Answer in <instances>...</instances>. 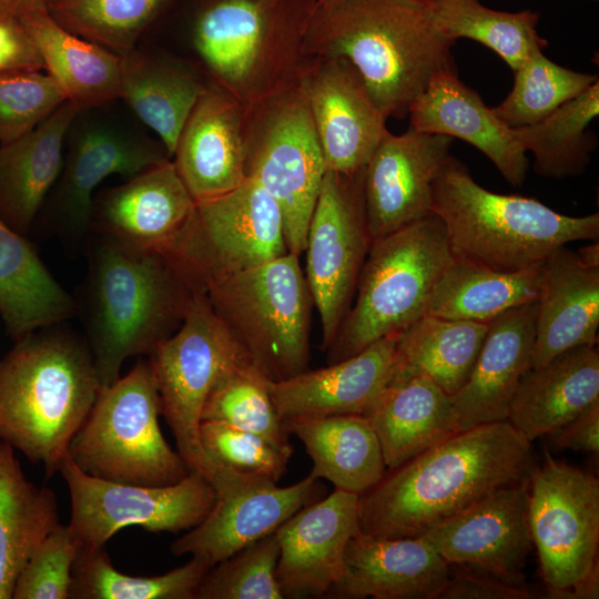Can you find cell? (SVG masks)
Instances as JSON below:
<instances>
[{
	"mask_svg": "<svg viewBox=\"0 0 599 599\" xmlns=\"http://www.w3.org/2000/svg\"><path fill=\"white\" fill-rule=\"evenodd\" d=\"M532 443L508 420L457 432L359 496V530L378 538L423 535L493 491L529 479Z\"/></svg>",
	"mask_w": 599,
	"mask_h": 599,
	"instance_id": "obj_1",
	"label": "cell"
},
{
	"mask_svg": "<svg viewBox=\"0 0 599 599\" xmlns=\"http://www.w3.org/2000/svg\"><path fill=\"white\" fill-rule=\"evenodd\" d=\"M454 41L422 0H317L308 20L305 58L347 59L374 103L402 119L434 74L455 70Z\"/></svg>",
	"mask_w": 599,
	"mask_h": 599,
	"instance_id": "obj_2",
	"label": "cell"
},
{
	"mask_svg": "<svg viewBox=\"0 0 599 599\" xmlns=\"http://www.w3.org/2000/svg\"><path fill=\"white\" fill-rule=\"evenodd\" d=\"M81 311L102 387L129 357L149 355L182 324L193 291L161 251L91 232Z\"/></svg>",
	"mask_w": 599,
	"mask_h": 599,
	"instance_id": "obj_3",
	"label": "cell"
},
{
	"mask_svg": "<svg viewBox=\"0 0 599 599\" xmlns=\"http://www.w3.org/2000/svg\"><path fill=\"white\" fill-rule=\"evenodd\" d=\"M59 324L16 341L0 359V440L59 470L101 389L84 336Z\"/></svg>",
	"mask_w": 599,
	"mask_h": 599,
	"instance_id": "obj_4",
	"label": "cell"
},
{
	"mask_svg": "<svg viewBox=\"0 0 599 599\" xmlns=\"http://www.w3.org/2000/svg\"><path fill=\"white\" fill-rule=\"evenodd\" d=\"M432 212L455 258L499 272L539 267L561 246L599 238V213L569 216L534 197L491 192L451 155L434 182Z\"/></svg>",
	"mask_w": 599,
	"mask_h": 599,
	"instance_id": "obj_5",
	"label": "cell"
},
{
	"mask_svg": "<svg viewBox=\"0 0 599 599\" xmlns=\"http://www.w3.org/2000/svg\"><path fill=\"white\" fill-rule=\"evenodd\" d=\"M317 0H206L193 28L215 85L251 108L295 81Z\"/></svg>",
	"mask_w": 599,
	"mask_h": 599,
	"instance_id": "obj_6",
	"label": "cell"
},
{
	"mask_svg": "<svg viewBox=\"0 0 599 599\" xmlns=\"http://www.w3.org/2000/svg\"><path fill=\"white\" fill-rule=\"evenodd\" d=\"M453 260L445 226L434 213L373 240L355 303L327 349L328 364L399 334L426 315L434 288Z\"/></svg>",
	"mask_w": 599,
	"mask_h": 599,
	"instance_id": "obj_7",
	"label": "cell"
},
{
	"mask_svg": "<svg viewBox=\"0 0 599 599\" xmlns=\"http://www.w3.org/2000/svg\"><path fill=\"white\" fill-rule=\"evenodd\" d=\"M205 294L235 343L268 380L309 368L314 303L298 255L288 252L237 273Z\"/></svg>",
	"mask_w": 599,
	"mask_h": 599,
	"instance_id": "obj_8",
	"label": "cell"
},
{
	"mask_svg": "<svg viewBox=\"0 0 599 599\" xmlns=\"http://www.w3.org/2000/svg\"><path fill=\"white\" fill-rule=\"evenodd\" d=\"M161 400L149 359L102 387L72 437L68 456L85 474L116 483L166 486L191 471L164 439Z\"/></svg>",
	"mask_w": 599,
	"mask_h": 599,
	"instance_id": "obj_9",
	"label": "cell"
},
{
	"mask_svg": "<svg viewBox=\"0 0 599 599\" xmlns=\"http://www.w3.org/2000/svg\"><path fill=\"white\" fill-rule=\"evenodd\" d=\"M245 109L246 177L276 202L288 252L300 256L327 171L300 75Z\"/></svg>",
	"mask_w": 599,
	"mask_h": 599,
	"instance_id": "obj_10",
	"label": "cell"
},
{
	"mask_svg": "<svg viewBox=\"0 0 599 599\" xmlns=\"http://www.w3.org/2000/svg\"><path fill=\"white\" fill-rule=\"evenodd\" d=\"M163 252L193 293L288 253L276 202L252 179L194 209Z\"/></svg>",
	"mask_w": 599,
	"mask_h": 599,
	"instance_id": "obj_11",
	"label": "cell"
},
{
	"mask_svg": "<svg viewBox=\"0 0 599 599\" xmlns=\"http://www.w3.org/2000/svg\"><path fill=\"white\" fill-rule=\"evenodd\" d=\"M527 512L550 597L598 598V479L546 451L529 477Z\"/></svg>",
	"mask_w": 599,
	"mask_h": 599,
	"instance_id": "obj_12",
	"label": "cell"
},
{
	"mask_svg": "<svg viewBox=\"0 0 599 599\" xmlns=\"http://www.w3.org/2000/svg\"><path fill=\"white\" fill-rule=\"evenodd\" d=\"M248 361L213 311L205 293H194L179 328L149 354L164 416L177 453L190 470L209 481L214 465L200 443L205 400L233 365Z\"/></svg>",
	"mask_w": 599,
	"mask_h": 599,
	"instance_id": "obj_13",
	"label": "cell"
},
{
	"mask_svg": "<svg viewBox=\"0 0 599 599\" xmlns=\"http://www.w3.org/2000/svg\"><path fill=\"white\" fill-rule=\"evenodd\" d=\"M58 471L70 491L69 525L89 546H105L120 529L130 526L155 534L190 530L215 501L212 484L195 470L166 486L123 484L85 474L67 454Z\"/></svg>",
	"mask_w": 599,
	"mask_h": 599,
	"instance_id": "obj_14",
	"label": "cell"
},
{
	"mask_svg": "<svg viewBox=\"0 0 599 599\" xmlns=\"http://www.w3.org/2000/svg\"><path fill=\"white\" fill-rule=\"evenodd\" d=\"M364 169L353 175L326 171L306 236V282L322 325V347L334 343L356 293L372 238Z\"/></svg>",
	"mask_w": 599,
	"mask_h": 599,
	"instance_id": "obj_15",
	"label": "cell"
},
{
	"mask_svg": "<svg viewBox=\"0 0 599 599\" xmlns=\"http://www.w3.org/2000/svg\"><path fill=\"white\" fill-rule=\"evenodd\" d=\"M215 501L205 518L170 547L174 556L191 555L211 567L276 529L323 493L308 475L286 487L264 477L214 464L210 478Z\"/></svg>",
	"mask_w": 599,
	"mask_h": 599,
	"instance_id": "obj_16",
	"label": "cell"
},
{
	"mask_svg": "<svg viewBox=\"0 0 599 599\" xmlns=\"http://www.w3.org/2000/svg\"><path fill=\"white\" fill-rule=\"evenodd\" d=\"M69 133V151L51 191L48 219L60 240L78 250L91 233L93 193L102 181L111 175L133 177L169 156L153 142L101 120L75 116Z\"/></svg>",
	"mask_w": 599,
	"mask_h": 599,
	"instance_id": "obj_17",
	"label": "cell"
},
{
	"mask_svg": "<svg viewBox=\"0 0 599 599\" xmlns=\"http://www.w3.org/2000/svg\"><path fill=\"white\" fill-rule=\"evenodd\" d=\"M300 79L327 171L353 175L389 132L387 118L345 58H306Z\"/></svg>",
	"mask_w": 599,
	"mask_h": 599,
	"instance_id": "obj_18",
	"label": "cell"
},
{
	"mask_svg": "<svg viewBox=\"0 0 599 599\" xmlns=\"http://www.w3.org/2000/svg\"><path fill=\"white\" fill-rule=\"evenodd\" d=\"M528 481L499 488L422 536L449 564L524 586L534 544L528 525Z\"/></svg>",
	"mask_w": 599,
	"mask_h": 599,
	"instance_id": "obj_19",
	"label": "cell"
},
{
	"mask_svg": "<svg viewBox=\"0 0 599 599\" xmlns=\"http://www.w3.org/2000/svg\"><path fill=\"white\" fill-rule=\"evenodd\" d=\"M453 139L409 128L388 132L363 174L365 214L373 240L432 214L433 185L450 156Z\"/></svg>",
	"mask_w": 599,
	"mask_h": 599,
	"instance_id": "obj_20",
	"label": "cell"
},
{
	"mask_svg": "<svg viewBox=\"0 0 599 599\" xmlns=\"http://www.w3.org/2000/svg\"><path fill=\"white\" fill-rule=\"evenodd\" d=\"M359 496L335 489L301 508L277 529L276 578L284 598H319L346 572L345 550L359 530Z\"/></svg>",
	"mask_w": 599,
	"mask_h": 599,
	"instance_id": "obj_21",
	"label": "cell"
},
{
	"mask_svg": "<svg viewBox=\"0 0 599 599\" xmlns=\"http://www.w3.org/2000/svg\"><path fill=\"white\" fill-rule=\"evenodd\" d=\"M245 130L246 109L217 85H206L173 153L176 171L195 202L244 182Z\"/></svg>",
	"mask_w": 599,
	"mask_h": 599,
	"instance_id": "obj_22",
	"label": "cell"
},
{
	"mask_svg": "<svg viewBox=\"0 0 599 599\" xmlns=\"http://www.w3.org/2000/svg\"><path fill=\"white\" fill-rule=\"evenodd\" d=\"M346 572L327 597L438 599L450 565L422 535L378 538L358 530L345 550Z\"/></svg>",
	"mask_w": 599,
	"mask_h": 599,
	"instance_id": "obj_23",
	"label": "cell"
},
{
	"mask_svg": "<svg viewBox=\"0 0 599 599\" xmlns=\"http://www.w3.org/2000/svg\"><path fill=\"white\" fill-rule=\"evenodd\" d=\"M396 335L383 337L359 353L318 369L270 382L282 422L334 415H366L388 385L395 368Z\"/></svg>",
	"mask_w": 599,
	"mask_h": 599,
	"instance_id": "obj_24",
	"label": "cell"
},
{
	"mask_svg": "<svg viewBox=\"0 0 599 599\" xmlns=\"http://www.w3.org/2000/svg\"><path fill=\"white\" fill-rule=\"evenodd\" d=\"M537 301L489 322L465 385L451 396L455 432L507 420L521 377L531 368Z\"/></svg>",
	"mask_w": 599,
	"mask_h": 599,
	"instance_id": "obj_25",
	"label": "cell"
},
{
	"mask_svg": "<svg viewBox=\"0 0 599 599\" xmlns=\"http://www.w3.org/2000/svg\"><path fill=\"white\" fill-rule=\"evenodd\" d=\"M409 128L464 140L481 151L512 186H521L528 170L527 152L480 95L461 82L456 70L434 74L410 103Z\"/></svg>",
	"mask_w": 599,
	"mask_h": 599,
	"instance_id": "obj_26",
	"label": "cell"
},
{
	"mask_svg": "<svg viewBox=\"0 0 599 599\" xmlns=\"http://www.w3.org/2000/svg\"><path fill=\"white\" fill-rule=\"evenodd\" d=\"M194 205V199L169 159L93 200L91 232L163 251Z\"/></svg>",
	"mask_w": 599,
	"mask_h": 599,
	"instance_id": "obj_27",
	"label": "cell"
},
{
	"mask_svg": "<svg viewBox=\"0 0 599 599\" xmlns=\"http://www.w3.org/2000/svg\"><path fill=\"white\" fill-rule=\"evenodd\" d=\"M599 329V266L580 261L567 245L545 262L537 298L531 367L560 353L596 345Z\"/></svg>",
	"mask_w": 599,
	"mask_h": 599,
	"instance_id": "obj_28",
	"label": "cell"
},
{
	"mask_svg": "<svg viewBox=\"0 0 599 599\" xmlns=\"http://www.w3.org/2000/svg\"><path fill=\"white\" fill-rule=\"evenodd\" d=\"M599 400V352L583 345L560 353L521 377L507 420L527 440L552 435Z\"/></svg>",
	"mask_w": 599,
	"mask_h": 599,
	"instance_id": "obj_29",
	"label": "cell"
},
{
	"mask_svg": "<svg viewBox=\"0 0 599 599\" xmlns=\"http://www.w3.org/2000/svg\"><path fill=\"white\" fill-rule=\"evenodd\" d=\"M69 101L34 129L0 144V219L27 236L63 167V145L79 113Z\"/></svg>",
	"mask_w": 599,
	"mask_h": 599,
	"instance_id": "obj_30",
	"label": "cell"
},
{
	"mask_svg": "<svg viewBox=\"0 0 599 599\" xmlns=\"http://www.w3.org/2000/svg\"><path fill=\"white\" fill-rule=\"evenodd\" d=\"M365 416L387 469L456 433L451 396L422 375H393Z\"/></svg>",
	"mask_w": 599,
	"mask_h": 599,
	"instance_id": "obj_31",
	"label": "cell"
},
{
	"mask_svg": "<svg viewBox=\"0 0 599 599\" xmlns=\"http://www.w3.org/2000/svg\"><path fill=\"white\" fill-rule=\"evenodd\" d=\"M20 22L35 44L43 69L80 111L119 99L120 55L62 27L48 11L35 7Z\"/></svg>",
	"mask_w": 599,
	"mask_h": 599,
	"instance_id": "obj_32",
	"label": "cell"
},
{
	"mask_svg": "<svg viewBox=\"0 0 599 599\" xmlns=\"http://www.w3.org/2000/svg\"><path fill=\"white\" fill-rule=\"evenodd\" d=\"M313 461L309 477L358 496L372 489L387 468L373 425L359 414L283 420Z\"/></svg>",
	"mask_w": 599,
	"mask_h": 599,
	"instance_id": "obj_33",
	"label": "cell"
},
{
	"mask_svg": "<svg viewBox=\"0 0 599 599\" xmlns=\"http://www.w3.org/2000/svg\"><path fill=\"white\" fill-rule=\"evenodd\" d=\"M78 314L77 301L47 268L27 236L0 219V315L16 342Z\"/></svg>",
	"mask_w": 599,
	"mask_h": 599,
	"instance_id": "obj_34",
	"label": "cell"
},
{
	"mask_svg": "<svg viewBox=\"0 0 599 599\" xmlns=\"http://www.w3.org/2000/svg\"><path fill=\"white\" fill-rule=\"evenodd\" d=\"M59 524L55 494L29 481L0 440V599L12 598L27 562Z\"/></svg>",
	"mask_w": 599,
	"mask_h": 599,
	"instance_id": "obj_35",
	"label": "cell"
},
{
	"mask_svg": "<svg viewBox=\"0 0 599 599\" xmlns=\"http://www.w3.org/2000/svg\"><path fill=\"white\" fill-rule=\"evenodd\" d=\"M120 55L122 99L173 156L181 131L206 85L189 70L135 48Z\"/></svg>",
	"mask_w": 599,
	"mask_h": 599,
	"instance_id": "obj_36",
	"label": "cell"
},
{
	"mask_svg": "<svg viewBox=\"0 0 599 599\" xmlns=\"http://www.w3.org/2000/svg\"><path fill=\"white\" fill-rule=\"evenodd\" d=\"M489 323L424 315L398 334L393 375H422L453 396L467 382Z\"/></svg>",
	"mask_w": 599,
	"mask_h": 599,
	"instance_id": "obj_37",
	"label": "cell"
},
{
	"mask_svg": "<svg viewBox=\"0 0 599 599\" xmlns=\"http://www.w3.org/2000/svg\"><path fill=\"white\" fill-rule=\"evenodd\" d=\"M542 268L499 272L454 257L434 288L426 315L489 323L537 301Z\"/></svg>",
	"mask_w": 599,
	"mask_h": 599,
	"instance_id": "obj_38",
	"label": "cell"
},
{
	"mask_svg": "<svg viewBox=\"0 0 599 599\" xmlns=\"http://www.w3.org/2000/svg\"><path fill=\"white\" fill-rule=\"evenodd\" d=\"M599 114V80L544 120L514 133L526 152L534 154V170L541 176L564 179L581 174L597 148L588 130Z\"/></svg>",
	"mask_w": 599,
	"mask_h": 599,
	"instance_id": "obj_39",
	"label": "cell"
},
{
	"mask_svg": "<svg viewBox=\"0 0 599 599\" xmlns=\"http://www.w3.org/2000/svg\"><path fill=\"white\" fill-rule=\"evenodd\" d=\"M212 567L192 557L159 576H132L114 568L105 546L81 545L72 567L69 599H196Z\"/></svg>",
	"mask_w": 599,
	"mask_h": 599,
	"instance_id": "obj_40",
	"label": "cell"
},
{
	"mask_svg": "<svg viewBox=\"0 0 599 599\" xmlns=\"http://www.w3.org/2000/svg\"><path fill=\"white\" fill-rule=\"evenodd\" d=\"M429 6L437 27L448 39L475 40L496 52L512 71L547 45L536 29L539 14L531 10L498 11L478 0H437Z\"/></svg>",
	"mask_w": 599,
	"mask_h": 599,
	"instance_id": "obj_41",
	"label": "cell"
},
{
	"mask_svg": "<svg viewBox=\"0 0 599 599\" xmlns=\"http://www.w3.org/2000/svg\"><path fill=\"white\" fill-rule=\"evenodd\" d=\"M270 382L250 361L236 363L211 389L202 420H220L256 433L293 453L290 434L270 393Z\"/></svg>",
	"mask_w": 599,
	"mask_h": 599,
	"instance_id": "obj_42",
	"label": "cell"
},
{
	"mask_svg": "<svg viewBox=\"0 0 599 599\" xmlns=\"http://www.w3.org/2000/svg\"><path fill=\"white\" fill-rule=\"evenodd\" d=\"M172 0H48L50 14L67 30L123 54Z\"/></svg>",
	"mask_w": 599,
	"mask_h": 599,
	"instance_id": "obj_43",
	"label": "cell"
},
{
	"mask_svg": "<svg viewBox=\"0 0 599 599\" xmlns=\"http://www.w3.org/2000/svg\"><path fill=\"white\" fill-rule=\"evenodd\" d=\"M514 84L494 112L510 128L537 123L598 81L596 74L576 72L534 51L516 70Z\"/></svg>",
	"mask_w": 599,
	"mask_h": 599,
	"instance_id": "obj_44",
	"label": "cell"
},
{
	"mask_svg": "<svg viewBox=\"0 0 599 599\" xmlns=\"http://www.w3.org/2000/svg\"><path fill=\"white\" fill-rule=\"evenodd\" d=\"M280 544L276 531L214 565L196 599H283L276 578Z\"/></svg>",
	"mask_w": 599,
	"mask_h": 599,
	"instance_id": "obj_45",
	"label": "cell"
},
{
	"mask_svg": "<svg viewBox=\"0 0 599 599\" xmlns=\"http://www.w3.org/2000/svg\"><path fill=\"white\" fill-rule=\"evenodd\" d=\"M200 443L211 463L277 483L293 455L270 439L220 420H202Z\"/></svg>",
	"mask_w": 599,
	"mask_h": 599,
	"instance_id": "obj_46",
	"label": "cell"
},
{
	"mask_svg": "<svg viewBox=\"0 0 599 599\" xmlns=\"http://www.w3.org/2000/svg\"><path fill=\"white\" fill-rule=\"evenodd\" d=\"M65 101L48 73H0V144L28 133Z\"/></svg>",
	"mask_w": 599,
	"mask_h": 599,
	"instance_id": "obj_47",
	"label": "cell"
},
{
	"mask_svg": "<svg viewBox=\"0 0 599 599\" xmlns=\"http://www.w3.org/2000/svg\"><path fill=\"white\" fill-rule=\"evenodd\" d=\"M82 542L70 525L59 524L21 571L14 599H69L72 567Z\"/></svg>",
	"mask_w": 599,
	"mask_h": 599,
	"instance_id": "obj_48",
	"label": "cell"
},
{
	"mask_svg": "<svg viewBox=\"0 0 599 599\" xmlns=\"http://www.w3.org/2000/svg\"><path fill=\"white\" fill-rule=\"evenodd\" d=\"M525 586L514 585L489 573L450 565L448 580L438 599H529Z\"/></svg>",
	"mask_w": 599,
	"mask_h": 599,
	"instance_id": "obj_49",
	"label": "cell"
},
{
	"mask_svg": "<svg viewBox=\"0 0 599 599\" xmlns=\"http://www.w3.org/2000/svg\"><path fill=\"white\" fill-rule=\"evenodd\" d=\"M41 70L40 53L19 18L0 13V73Z\"/></svg>",
	"mask_w": 599,
	"mask_h": 599,
	"instance_id": "obj_50",
	"label": "cell"
},
{
	"mask_svg": "<svg viewBox=\"0 0 599 599\" xmlns=\"http://www.w3.org/2000/svg\"><path fill=\"white\" fill-rule=\"evenodd\" d=\"M551 436L554 444L559 448L597 454L599 451V400Z\"/></svg>",
	"mask_w": 599,
	"mask_h": 599,
	"instance_id": "obj_51",
	"label": "cell"
},
{
	"mask_svg": "<svg viewBox=\"0 0 599 599\" xmlns=\"http://www.w3.org/2000/svg\"><path fill=\"white\" fill-rule=\"evenodd\" d=\"M48 0H0V13L19 18L27 11L47 4Z\"/></svg>",
	"mask_w": 599,
	"mask_h": 599,
	"instance_id": "obj_52",
	"label": "cell"
},
{
	"mask_svg": "<svg viewBox=\"0 0 599 599\" xmlns=\"http://www.w3.org/2000/svg\"><path fill=\"white\" fill-rule=\"evenodd\" d=\"M578 257L581 262L590 266H599V244L598 241L591 242L590 245H587L577 252Z\"/></svg>",
	"mask_w": 599,
	"mask_h": 599,
	"instance_id": "obj_53",
	"label": "cell"
},
{
	"mask_svg": "<svg viewBox=\"0 0 599 599\" xmlns=\"http://www.w3.org/2000/svg\"><path fill=\"white\" fill-rule=\"evenodd\" d=\"M422 1H425V2H434V1H437V0H422Z\"/></svg>",
	"mask_w": 599,
	"mask_h": 599,
	"instance_id": "obj_54",
	"label": "cell"
}]
</instances>
